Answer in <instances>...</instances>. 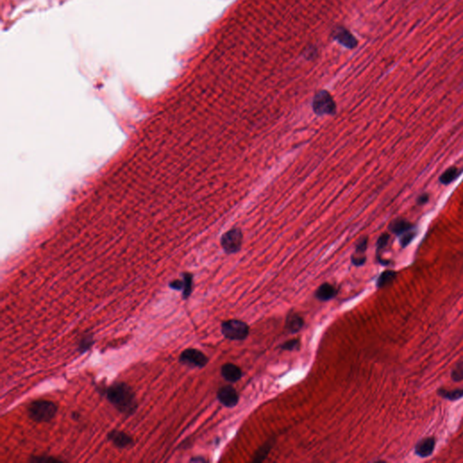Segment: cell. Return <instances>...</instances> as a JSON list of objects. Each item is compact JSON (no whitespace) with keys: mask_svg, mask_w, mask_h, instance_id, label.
Segmentation results:
<instances>
[{"mask_svg":"<svg viewBox=\"0 0 463 463\" xmlns=\"http://www.w3.org/2000/svg\"><path fill=\"white\" fill-rule=\"evenodd\" d=\"M98 389L119 413L129 416L137 411L136 394L128 384L116 382L109 386L101 385Z\"/></svg>","mask_w":463,"mask_h":463,"instance_id":"obj_1","label":"cell"},{"mask_svg":"<svg viewBox=\"0 0 463 463\" xmlns=\"http://www.w3.org/2000/svg\"><path fill=\"white\" fill-rule=\"evenodd\" d=\"M57 406L48 400H36L28 406V416L36 423H49L57 414Z\"/></svg>","mask_w":463,"mask_h":463,"instance_id":"obj_2","label":"cell"},{"mask_svg":"<svg viewBox=\"0 0 463 463\" xmlns=\"http://www.w3.org/2000/svg\"><path fill=\"white\" fill-rule=\"evenodd\" d=\"M221 331L225 339L241 341L247 339L250 327L247 323L240 319H230L222 323Z\"/></svg>","mask_w":463,"mask_h":463,"instance_id":"obj_3","label":"cell"},{"mask_svg":"<svg viewBox=\"0 0 463 463\" xmlns=\"http://www.w3.org/2000/svg\"><path fill=\"white\" fill-rule=\"evenodd\" d=\"M312 109L315 114L318 116L334 115L337 110V106L330 93L325 90H322L315 94L312 102Z\"/></svg>","mask_w":463,"mask_h":463,"instance_id":"obj_4","label":"cell"},{"mask_svg":"<svg viewBox=\"0 0 463 463\" xmlns=\"http://www.w3.org/2000/svg\"><path fill=\"white\" fill-rule=\"evenodd\" d=\"M221 245L227 254H234L238 252L243 245V234L237 228L229 230L221 239Z\"/></svg>","mask_w":463,"mask_h":463,"instance_id":"obj_5","label":"cell"},{"mask_svg":"<svg viewBox=\"0 0 463 463\" xmlns=\"http://www.w3.org/2000/svg\"><path fill=\"white\" fill-rule=\"evenodd\" d=\"M208 357L199 349H185L179 356V362L181 364L190 367L203 368L208 365Z\"/></svg>","mask_w":463,"mask_h":463,"instance_id":"obj_6","label":"cell"},{"mask_svg":"<svg viewBox=\"0 0 463 463\" xmlns=\"http://www.w3.org/2000/svg\"><path fill=\"white\" fill-rule=\"evenodd\" d=\"M217 399L227 408H234L238 405L239 393L232 385H225L217 392Z\"/></svg>","mask_w":463,"mask_h":463,"instance_id":"obj_7","label":"cell"},{"mask_svg":"<svg viewBox=\"0 0 463 463\" xmlns=\"http://www.w3.org/2000/svg\"><path fill=\"white\" fill-rule=\"evenodd\" d=\"M108 440L117 448L125 449L131 447L134 444V440L133 437L128 435L126 432H121L119 430H112L107 434Z\"/></svg>","mask_w":463,"mask_h":463,"instance_id":"obj_8","label":"cell"},{"mask_svg":"<svg viewBox=\"0 0 463 463\" xmlns=\"http://www.w3.org/2000/svg\"><path fill=\"white\" fill-rule=\"evenodd\" d=\"M332 37L347 48L353 49L357 45L356 37L345 27H336L332 32Z\"/></svg>","mask_w":463,"mask_h":463,"instance_id":"obj_9","label":"cell"},{"mask_svg":"<svg viewBox=\"0 0 463 463\" xmlns=\"http://www.w3.org/2000/svg\"><path fill=\"white\" fill-rule=\"evenodd\" d=\"M435 444H436L435 438L433 437L424 438L423 440L418 441V443L415 445V454L421 458H427L432 454L434 448H435Z\"/></svg>","mask_w":463,"mask_h":463,"instance_id":"obj_10","label":"cell"},{"mask_svg":"<svg viewBox=\"0 0 463 463\" xmlns=\"http://www.w3.org/2000/svg\"><path fill=\"white\" fill-rule=\"evenodd\" d=\"M221 375L227 382L235 383L243 377V371L236 365L227 363L221 367Z\"/></svg>","mask_w":463,"mask_h":463,"instance_id":"obj_11","label":"cell"},{"mask_svg":"<svg viewBox=\"0 0 463 463\" xmlns=\"http://www.w3.org/2000/svg\"><path fill=\"white\" fill-rule=\"evenodd\" d=\"M303 326L304 319L302 317H300V315L294 311H291L287 315L285 327L288 332H290L291 334H295L300 331V329H302Z\"/></svg>","mask_w":463,"mask_h":463,"instance_id":"obj_12","label":"cell"},{"mask_svg":"<svg viewBox=\"0 0 463 463\" xmlns=\"http://www.w3.org/2000/svg\"><path fill=\"white\" fill-rule=\"evenodd\" d=\"M414 229H415V225L404 218H396L392 220L389 225V230L391 231V233L397 236H401L411 230Z\"/></svg>","mask_w":463,"mask_h":463,"instance_id":"obj_13","label":"cell"},{"mask_svg":"<svg viewBox=\"0 0 463 463\" xmlns=\"http://www.w3.org/2000/svg\"><path fill=\"white\" fill-rule=\"evenodd\" d=\"M338 295V289L330 283H323L315 292V298L320 301H328Z\"/></svg>","mask_w":463,"mask_h":463,"instance_id":"obj_14","label":"cell"},{"mask_svg":"<svg viewBox=\"0 0 463 463\" xmlns=\"http://www.w3.org/2000/svg\"><path fill=\"white\" fill-rule=\"evenodd\" d=\"M367 243H368V239L367 237H364L362 238L357 244V247H356V253L352 256L351 258V260H352V263L356 266H362V265L365 264L366 262V258L364 255V253L366 252V249H367Z\"/></svg>","mask_w":463,"mask_h":463,"instance_id":"obj_15","label":"cell"},{"mask_svg":"<svg viewBox=\"0 0 463 463\" xmlns=\"http://www.w3.org/2000/svg\"><path fill=\"white\" fill-rule=\"evenodd\" d=\"M462 170V168H457V167H450V168H447L445 171L441 174L440 177V182L442 185H450L459 177Z\"/></svg>","mask_w":463,"mask_h":463,"instance_id":"obj_16","label":"cell"},{"mask_svg":"<svg viewBox=\"0 0 463 463\" xmlns=\"http://www.w3.org/2000/svg\"><path fill=\"white\" fill-rule=\"evenodd\" d=\"M274 442H275V440L271 439V440L266 441L262 445L260 446V448L256 450L252 461L253 462H261V461H263L267 458L270 451L272 450Z\"/></svg>","mask_w":463,"mask_h":463,"instance_id":"obj_17","label":"cell"},{"mask_svg":"<svg viewBox=\"0 0 463 463\" xmlns=\"http://www.w3.org/2000/svg\"><path fill=\"white\" fill-rule=\"evenodd\" d=\"M397 274L394 272V271H384V273L380 274L379 277L377 279V282H376V287L378 289H382V288H384V287L389 286L391 285L394 280L396 279Z\"/></svg>","mask_w":463,"mask_h":463,"instance_id":"obj_18","label":"cell"},{"mask_svg":"<svg viewBox=\"0 0 463 463\" xmlns=\"http://www.w3.org/2000/svg\"><path fill=\"white\" fill-rule=\"evenodd\" d=\"M94 344V339L93 335L90 332L84 333V335L80 338L79 344H78V350L81 354L85 353L89 351L91 348Z\"/></svg>","mask_w":463,"mask_h":463,"instance_id":"obj_19","label":"cell"},{"mask_svg":"<svg viewBox=\"0 0 463 463\" xmlns=\"http://www.w3.org/2000/svg\"><path fill=\"white\" fill-rule=\"evenodd\" d=\"M438 394L440 396L450 400V401H456L459 400L463 396V388L455 389V390H444V389H439Z\"/></svg>","mask_w":463,"mask_h":463,"instance_id":"obj_20","label":"cell"},{"mask_svg":"<svg viewBox=\"0 0 463 463\" xmlns=\"http://www.w3.org/2000/svg\"><path fill=\"white\" fill-rule=\"evenodd\" d=\"M184 288L182 291V296L184 300H187L193 291V275L191 274H183Z\"/></svg>","mask_w":463,"mask_h":463,"instance_id":"obj_21","label":"cell"},{"mask_svg":"<svg viewBox=\"0 0 463 463\" xmlns=\"http://www.w3.org/2000/svg\"><path fill=\"white\" fill-rule=\"evenodd\" d=\"M300 347V341L298 339L290 340L280 346V349L285 351H295L299 350Z\"/></svg>","mask_w":463,"mask_h":463,"instance_id":"obj_22","label":"cell"},{"mask_svg":"<svg viewBox=\"0 0 463 463\" xmlns=\"http://www.w3.org/2000/svg\"><path fill=\"white\" fill-rule=\"evenodd\" d=\"M416 234H417L416 231H415V229H414L411 230L409 232H407L406 234L401 235V236H400V243H401L402 247H407V246L413 242V240L415 238Z\"/></svg>","mask_w":463,"mask_h":463,"instance_id":"obj_23","label":"cell"},{"mask_svg":"<svg viewBox=\"0 0 463 463\" xmlns=\"http://www.w3.org/2000/svg\"><path fill=\"white\" fill-rule=\"evenodd\" d=\"M451 379L454 382H460L463 380V361L459 362L455 366L454 369L451 372Z\"/></svg>","mask_w":463,"mask_h":463,"instance_id":"obj_24","label":"cell"},{"mask_svg":"<svg viewBox=\"0 0 463 463\" xmlns=\"http://www.w3.org/2000/svg\"><path fill=\"white\" fill-rule=\"evenodd\" d=\"M390 240V235L388 234H383L380 236L377 243H376V248H377V253L379 251H383L384 248L387 246Z\"/></svg>","mask_w":463,"mask_h":463,"instance_id":"obj_25","label":"cell"},{"mask_svg":"<svg viewBox=\"0 0 463 463\" xmlns=\"http://www.w3.org/2000/svg\"><path fill=\"white\" fill-rule=\"evenodd\" d=\"M30 461L34 462H45V461H60V459L53 458V457H46V456H34L30 459Z\"/></svg>","mask_w":463,"mask_h":463,"instance_id":"obj_26","label":"cell"},{"mask_svg":"<svg viewBox=\"0 0 463 463\" xmlns=\"http://www.w3.org/2000/svg\"><path fill=\"white\" fill-rule=\"evenodd\" d=\"M169 287L173 290H175V291H183L184 282H183V280L182 281H180V280L173 281V282L169 283Z\"/></svg>","mask_w":463,"mask_h":463,"instance_id":"obj_27","label":"cell"},{"mask_svg":"<svg viewBox=\"0 0 463 463\" xmlns=\"http://www.w3.org/2000/svg\"><path fill=\"white\" fill-rule=\"evenodd\" d=\"M428 201H429V194H422L417 199V204L420 206H423L424 204L427 203Z\"/></svg>","mask_w":463,"mask_h":463,"instance_id":"obj_28","label":"cell"},{"mask_svg":"<svg viewBox=\"0 0 463 463\" xmlns=\"http://www.w3.org/2000/svg\"><path fill=\"white\" fill-rule=\"evenodd\" d=\"M191 462H197V461H201V462H204L206 461V459L202 458V457H197V458H193V459H190Z\"/></svg>","mask_w":463,"mask_h":463,"instance_id":"obj_29","label":"cell"},{"mask_svg":"<svg viewBox=\"0 0 463 463\" xmlns=\"http://www.w3.org/2000/svg\"><path fill=\"white\" fill-rule=\"evenodd\" d=\"M72 417H73V418H74V419L75 420H77L80 417L79 414H76V413H73V415H72Z\"/></svg>","mask_w":463,"mask_h":463,"instance_id":"obj_30","label":"cell"}]
</instances>
